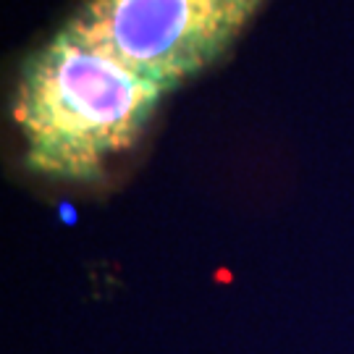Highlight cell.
I'll return each instance as SVG.
<instances>
[{"label":"cell","mask_w":354,"mask_h":354,"mask_svg":"<svg viewBox=\"0 0 354 354\" xmlns=\"http://www.w3.org/2000/svg\"><path fill=\"white\" fill-rule=\"evenodd\" d=\"M165 92L61 26L26 55L16 84L26 165L55 178H97L111 155L140 140Z\"/></svg>","instance_id":"6da1fadb"},{"label":"cell","mask_w":354,"mask_h":354,"mask_svg":"<svg viewBox=\"0 0 354 354\" xmlns=\"http://www.w3.org/2000/svg\"><path fill=\"white\" fill-rule=\"evenodd\" d=\"M263 0H84L76 37L168 92L223 55Z\"/></svg>","instance_id":"7a4b0ae2"}]
</instances>
